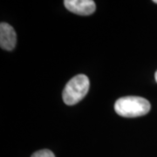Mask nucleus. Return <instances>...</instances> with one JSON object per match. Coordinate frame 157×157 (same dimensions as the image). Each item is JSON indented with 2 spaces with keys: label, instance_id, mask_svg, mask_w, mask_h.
Returning a JSON list of instances; mask_svg holds the SVG:
<instances>
[{
  "label": "nucleus",
  "instance_id": "7ed1b4c3",
  "mask_svg": "<svg viewBox=\"0 0 157 157\" xmlns=\"http://www.w3.org/2000/svg\"><path fill=\"white\" fill-rule=\"evenodd\" d=\"M64 6L69 11L81 16L91 15L96 10L95 3L93 0H65Z\"/></svg>",
  "mask_w": 157,
  "mask_h": 157
},
{
  "label": "nucleus",
  "instance_id": "423d86ee",
  "mask_svg": "<svg viewBox=\"0 0 157 157\" xmlns=\"http://www.w3.org/2000/svg\"><path fill=\"white\" fill-rule=\"evenodd\" d=\"M155 80H156L157 82V71L155 72Z\"/></svg>",
  "mask_w": 157,
  "mask_h": 157
},
{
  "label": "nucleus",
  "instance_id": "f257e3e1",
  "mask_svg": "<svg viewBox=\"0 0 157 157\" xmlns=\"http://www.w3.org/2000/svg\"><path fill=\"white\" fill-rule=\"evenodd\" d=\"M151 105L145 98L139 96H126L115 101L114 110L120 116L139 117L150 111Z\"/></svg>",
  "mask_w": 157,
  "mask_h": 157
},
{
  "label": "nucleus",
  "instance_id": "0eeeda50",
  "mask_svg": "<svg viewBox=\"0 0 157 157\" xmlns=\"http://www.w3.org/2000/svg\"><path fill=\"white\" fill-rule=\"evenodd\" d=\"M153 2H154V3H155V4H157V0H154Z\"/></svg>",
  "mask_w": 157,
  "mask_h": 157
},
{
  "label": "nucleus",
  "instance_id": "f03ea898",
  "mask_svg": "<svg viewBox=\"0 0 157 157\" xmlns=\"http://www.w3.org/2000/svg\"><path fill=\"white\" fill-rule=\"evenodd\" d=\"M89 86V78L84 74H78L71 78L62 93L65 104L73 106L78 103L87 94Z\"/></svg>",
  "mask_w": 157,
  "mask_h": 157
},
{
  "label": "nucleus",
  "instance_id": "39448f33",
  "mask_svg": "<svg viewBox=\"0 0 157 157\" xmlns=\"http://www.w3.org/2000/svg\"><path fill=\"white\" fill-rule=\"evenodd\" d=\"M31 157H55V155L49 149H42L35 152Z\"/></svg>",
  "mask_w": 157,
  "mask_h": 157
},
{
  "label": "nucleus",
  "instance_id": "20e7f679",
  "mask_svg": "<svg viewBox=\"0 0 157 157\" xmlns=\"http://www.w3.org/2000/svg\"><path fill=\"white\" fill-rule=\"evenodd\" d=\"M17 43V35L14 28L7 23L0 25V46L6 51H12Z\"/></svg>",
  "mask_w": 157,
  "mask_h": 157
}]
</instances>
